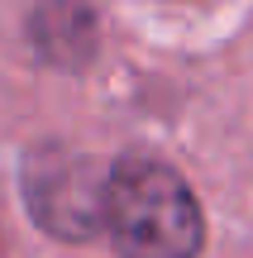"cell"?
<instances>
[{"label": "cell", "mask_w": 253, "mask_h": 258, "mask_svg": "<svg viewBox=\"0 0 253 258\" xmlns=\"http://www.w3.org/2000/svg\"><path fill=\"white\" fill-rule=\"evenodd\" d=\"M24 206L53 239L86 244L105 230V167L67 144H43L24 158Z\"/></svg>", "instance_id": "7a4b0ae2"}, {"label": "cell", "mask_w": 253, "mask_h": 258, "mask_svg": "<svg viewBox=\"0 0 253 258\" xmlns=\"http://www.w3.org/2000/svg\"><path fill=\"white\" fill-rule=\"evenodd\" d=\"M105 230L120 258H196L206 244L191 186L158 158H120L105 172Z\"/></svg>", "instance_id": "6da1fadb"}, {"label": "cell", "mask_w": 253, "mask_h": 258, "mask_svg": "<svg viewBox=\"0 0 253 258\" xmlns=\"http://www.w3.org/2000/svg\"><path fill=\"white\" fill-rule=\"evenodd\" d=\"M29 29H34V43H38L43 57H53V62H81L91 53V38H96V15L91 10H76V5H48V10H34Z\"/></svg>", "instance_id": "3957f363"}]
</instances>
